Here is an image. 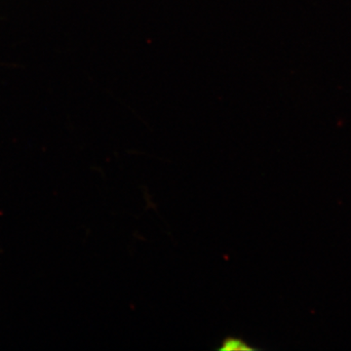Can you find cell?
<instances>
[{
    "label": "cell",
    "instance_id": "cell-1",
    "mask_svg": "<svg viewBox=\"0 0 351 351\" xmlns=\"http://www.w3.org/2000/svg\"><path fill=\"white\" fill-rule=\"evenodd\" d=\"M257 348H252L248 345L247 341L240 338H234V337H226L221 341V345L217 350L219 351H237V350H256Z\"/></svg>",
    "mask_w": 351,
    "mask_h": 351
}]
</instances>
